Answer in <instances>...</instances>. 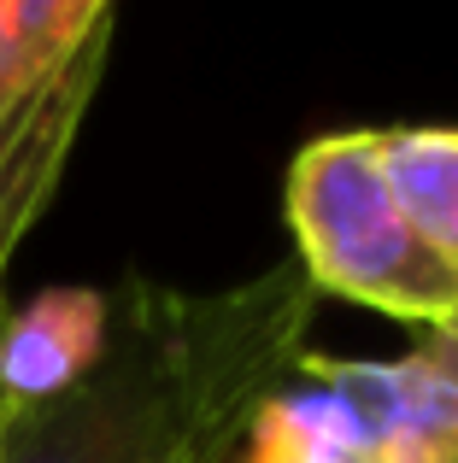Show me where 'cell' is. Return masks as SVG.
<instances>
[{
	"label": "cell",
	"instance_id": "cell-2",
	"mask_svg": "<svg viewBox=\"0 0 458 463\" xmlns=\"http://www.w3.org/2000/svg\"><path fill=\"white\" fill-rule=\"evenodd\" d=\"M229 463H458V323L400 358L300 352Z\"/></svg>",
	"mask_w": 458,
	"mask_h": 463
},
{
	"label": "cell",
	"instance_id": "cell-5",
	"mask_svg": "<svg viewBox=\"0 0 458 463\" xmlns=\"http://www.w3.org/2000/svg\"><path fill=\"white\" fill-rule=\"evenodd\" d=\"M112 346V294L106 288H47L18 311H0V399L35 411L65 399L100 370Z\"/></svg>",
	"mask_w": 458,
	"mask_h": 463
},
{
	"label": "cell",
	"instance_id": "cell-1",
	"mask_svg": "<svg viewBox=\"0 0 458 463\" xmlns=\"http://www.w3.org/2000/svg\"><path fill=\"white\" fill-rule=\"evenodd\" d=\"M311 306L294 264L218 294L124 282L100 370L53 405L12 411L0 463H229L306 352Z\"/></svg>",
	"mask_w": 458,
	"mask_h": 463
},
{
	"label": "cell",
	"instance_id": "cell-6",
	"mask_svg": "<svg viewBox=\"0 0 458 463\" xmlns=\"http://www.w3.org/2000/svg\"><path fill=\"white\" fill-rule=\"evenodd\" d=\"M377 158L412 235L458 270V124L377 129Z\"/></svg>",
	"mask_w": 458,
	"mask_h": 463
},
{
	"label": "cell",
	"instance_id": "cell-9",
	"mask_svg": "<svg viewBox=\"0 0 458 463\" xmlns=\"http://www.w3.org/2000/svg\"><path fill=\"white\" fill-rule=\"evenodd\" d=\"M0 311H6V306H0Z\"/></svg>",
	"mask_w": 458,
	"mask_h": 463
},
{
	"label": "cell",
	"instance_id": "cell-8",
	"mask_svg": "<svg viewBox=\"0 0 458 463\" xmlns=\"http://www.w3.org/2000/svg\"><path fill=\"white\" fill-rule=\"evenodd\" d=\"M6 422H12V405L0 399V440H6Z\"/></svg>",
	"mask_w": 458,
	"mask_h": 463
},
{
	"label": "cell",
	"instance_id": "cell-4",
	"mask_svg": "<svg viewBox=\"0 0 458 463\" xmlns=\"http://www.w3.org/2000/svg\"><path fill=\"white\" fill-rule=\"evenodd\" d=\"M112 30H94L77 53H65L6 118H0V282H6L24 235L42 223L47 200H53L59 176H65V165H71L77 129L94 106L106 53H112ZM0 306H6V299H0Z\"/></svg>",
	"mask_w": 458,
	"mask_h": 463
},
{
	"label": "cell",
	"instance_id": "cell-7",
	"mask_svg": "<svg viewBox=\"0 0 458 463\" xmlns=\"http://www.w3.org/2000/svg\"><path fill=\"white\" fill-rule=\"evenodd\" d=\"M112 24L118 12L106 0H0V118L65 53Z\"/></svg>",
	"mask_w": 458,
	"mask_h": 463
},
{
	"label": "cell",
	"instance_id": "cell-3",
	"mask_svg": "<svg viewBox=\"0 0 458 463\" xmlns=\"http://www.w3.org/2000/svg\"><path fill=\"white\" fill-rule=\"evenodd\" d=\"M294 270L311 294H335L417 328L458 323V270L412 235L377 158V129H335L294 153L282 182Z\"/></svg>",
	"mask_w": 458,
	"mask_h": 463
}]
</instances>
